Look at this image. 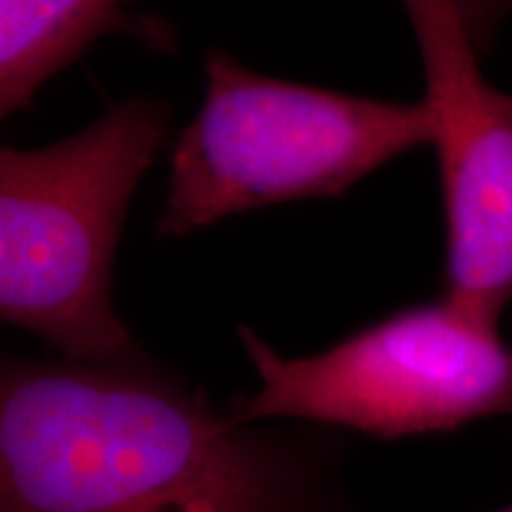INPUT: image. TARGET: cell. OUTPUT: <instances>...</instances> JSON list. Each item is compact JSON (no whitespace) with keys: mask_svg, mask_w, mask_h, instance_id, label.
I'll return each mask as SVG.
<instances>
[{"mask_svg":"<svg viewBox=\"0 0 512 512\" xmlns=\"http://www.w3.org/2000/svg\"><path fill=\"white\" fill-rule=\"evenodd\" d=\"M434 119L446 254L444 294L484 323L512 304V95L486 81L456 0H399Z\"/></svg>","mask_w":512,"mask_h":512,"instance_id":"cell-5","label":"cell"},{"mask_svg":"<svg viewBox=\"0 0 512 512\" xmlns=\"http://www.w3.org/2000/svg\"><path fill=\"white\" fill-rule=\"evenodd\" d=\"M498 512H512V508H505V510H498Z\"/></svg>","mask_w":512,"mask_h":512,"instance_id":"cell-8","label":"cell"},{"mask_svg":"<svg viewBox=\"0 0 512 512\" xmlns=\"http://www.w3.org/2000/svg\"><path fill=\"white\" fill-rule=\"evenodd\" d=\"M456 8L477 53H491L503 24L512 17V0H456Z\"/></svg>","mask_w":512,"mask_h":512,"instance_id":"cell-7","label":"cell"},{"mask_svg":"<svg viewBox=\"0 0 512 512\" xmlns=\"http://www.w3.org/2000/svg\"><path fill=\"white\" fill-rule=\"evenodd\" d=\"M0 512H361L332 427L216 408L145 351L3 356Z\"/></svg>","mask_w":512,"mask_h":512,"instance_id":"cell-1","label":"cell"},{"mask_svg":"<svg viewBox=\"0 0 512 512\" xmlns=\"http://www.w3.org/2000/svg\"><path fill=\"white\" fill-rule=\"evenodd\" d=\"M200 110L171 150L159 238H183L230 214L337 197L406 152L430 145L425 100L394 102L261 76L204 55Z\"/></svg>","mask_w":512,"mask_h":512,"instance_id":"cell-3","label":"cell"},{"mask_svg":"<svg viewBox=\"0 0 512 512\" xmlns=\"http://www.w3.org/2000/svg\"><path fill=\"white\" fill-rule=\"evenodd\" d=\"M238 337L259 377L228 411L245 422L297 420L382 439L512 418V347L498 325L441 297L377 320L335 347L287 358L254 330Z\"/></svg>","mask_w":512,"mask_h":512,"instance_id":"cell-4","label":"cell"},{"mask_svg":"<svg viewBox=\"0 0 512 512\" xmlns=\"http://www.w3.org/2000/svg\"><path fill=\"white\" fill-rule=\"evenodd\" d=\"M110 34L174 50L164 24L128 12V0H0V114L29 110L46 83Z\"/></svg>","mask_w":512,"mask_h":512,"instance_id":"cell-6","label":"cell"},{"mask_svg":"<svg viewBox=\"0 0 512 512\" xmlns=\"http://www.w3.org/2000/svg\"><path fill=\"white\" fill-rule=\"evenodd\" d=\"M174 107L124 100L53 145L0 150V316L60 358L105 363L143 347L112 304L128 207Z\"/></svg>","mask_w":512,"mask_h":512,"instance_id":"cell-2","label":"cell"}]
</instances>
